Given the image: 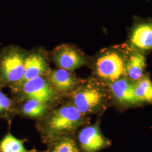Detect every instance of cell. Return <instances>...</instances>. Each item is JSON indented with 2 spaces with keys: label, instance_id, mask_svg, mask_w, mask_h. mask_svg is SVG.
Here are the masks:
<instances>
[{
  "label": "cell",
  "instance_id": "cell-13",
  "mask_svg": "<svg viewBox=\"0 0 152 152\" xmlns=\"http://www.w3.org/2000/svg\"><path fill=\"white\" fill-rule=\"evenodd\" d=\"M145 66L146 58L144 54L132 50L127 61L125 77L134 83L139 81L144 76Z\"/></svg>",
  "mask_w": 152,
  "mask_h": 152
},
{
  "label": "cell",
  "instance_id": "cell-4",
  "mask_svg": "<svg viewBox=\"0 0 152 152\" xmlns=\"http://www.w3.org/2000/svg\"><path fill=\"white\" fill-rule=\"evenodd\" d=\"M69 96L71 103L85 116L100 111L107 100L103 87L92 80L81 82Z\"/></svg>",
  "mask_w": 152,
  "mask_h": 152
},
{
  "label": "cell",
  "instance_id": "cell-14",
  "mask_svg": "<svg viewBox=\"0 0 152 152\" xmlns=\"http://www.w3.org/2000/svg\"><path fill=\"white\" fill-rule=\"evenodd\" d=\"M45 152H80L76 139L73 135H66L59 137L47 144Z\"/></svg>",
  "mask_w": 152,
  "mask_h": 152
},
{
  "label": "cell",
  "instance_id": "cell-11",
  "mask_svg": "<svg viewBox=\"0 0 152 152\" xmlns=\"http://www.w3.org/2000/svg\"><path fill=\"white\" fill-rule=\"evenodd\" d=\"M107 85L111 95L118 103L128 105L140 104L135 94L134 82L126 77Z\"/></svg>",
  "mask_w": 152,
  "mask_h": 152
},
{
  "label": "cell",
  "instance_id": "cell-10",
  "mask_svg": "<svg viewBox=\"0 0 152 152\" xmlns=\"http://www.w3.org/2000/svg\"><path fill=\"white\" fill-rule=\"evenodd\" d=\"M46 77L52 86L60 95H69L81 82L72 72L61 68L50 69Z\"/></svg>",
  "mask_w": 152,
  "mask_h": 152
},
{
  "label": "cell",
  "instance_id": "cell-6",
  "mask_svg": "<svg viewBox=\"0 0 152 152\" xmlns=\"http://www.w3.org/2000/svg\"><path fill=\"white\" fill-rule=\"evenodd\" d=\"M50 57L58 68L73 72L86 65L87 59L85 55L74 45L61 44L51 51Z\"/></svg>",
  "mask_w": 152,
  "mask_h": 152
},
{
  "label": "cell",
  "instance_id": "cell-7",
  "mask_svg": "<svg viewBox=\"0 0 152 152\" xmlns=\"http://www.w3.org/2000/svg\"><path fill=\"white\" fill-rule=\"evenodd\" d=\"M49 60V55L44 49H34L28 51L25 61L23 78L17 86L11 89V91L28 80L38 77L46 76L50 69Z\"/></svg>",
  "mask_w": 152,
  "mask_h": 152
},
{
  "label": "cell",
  "instance_id": "cell-8",
  "mask_svg": "<svg viewBox=\"0 0 152 152\" xmlns=\"http://www.w3.org/2000/svg\"><path fill=\"white\" fill-rule=\"evenodd\" d=\"M77 142L83 152H98L108 147L110 142L102 133L98 124L87 126L78 131Z\"/></svg>",
  "mask_w": 152,
  "mask_h": 152
},
{
  "label": "cell",
  "instance_id": "cell-2",
  "mask_svg": "<svg viewBox=\"0 0 152 152\" xmlns=\"http://www.w3.org/2000/svg\"><path fill=\"white\" fill-rule=\"evenodd\" d=\"M132 51L127 46H116L102 50L92 62L94 75L106 84L125 77L127 61Z\"/></svg>",
  "mask_w": 152,
  "mask_h": 152
},
{
  "label": "cell",
  "instance_id": "cell-16",
  "mask_svg": "<svg viewBox=\"0 0 152 152\" xmlns=\"http://www.w3.org/2000/svg\"><path fill=\"white\" fill-rule=\"evenodd\" d=\"M136 97L139 102L152 104V82L148 76H144L134 83Z\"/></svg>",
  "mask_w": 152,
  "mask_h": 152
},
{
  "label": "cell",
  "instance_id": "cell-1",
  "mask_svg": "<svg viewBox=\"0 0 152 152\" xmlns=\"http://www.w3.org/2000/svg\"><path fill=\"white\" fill-rule=\"evenodd\" d=\"M85 121V115L68 102L49 112L37 127L43 141L48 144L61 136L73 135Z\"/></svg>",
  "mask_w": 152,
  "mask_h": 152
},
{
  "label": "cell",
  "instance_id": "cell-3",
  "mask_svg": "<svg viewBox=\"0 0 152 152\" xmlns=\"http://www.w3.org/2000/svg\"><path fill=\"white\" fill-rule=\"evenodd\" d=\"M28 52L14 45L0 49V88L12 89L21 81Z\"/></svg>",
  "mask_w": 152,
  "mask_h": 152
},
{
  "label": "cell",
  "instance_id": "cell-15",
  "mask_svg": "<svg viewBox=\"0 0 152 152\" xmlns=\"http://www.w3.org/2000/svg\"><path fill=\"white\" fill-rule=\"evenodd\" d=\"M26 139H19L8 132L0 140V152H39L36 149H28L24 146Z\"/></svg>",
  "mask_w": 152,
  "mask_h": 152
},
{
  "label": "cell",
  "instance_id": "cell-12",
  "mask_svg": "<svg viewBox=\"0 0 152 152\" xmlns=\"http://www.w3.org/2000/svg\"><path fill=\"white\" fill-rule=\"evenodd\" d=\"M50 107L37 100L28 99L16 102V114L41 120L49 113Z\"/></svg>",
  "mask_w": 152,
  "mask_h": 152
},
{
  "label": "cell",
  "instance_id": "cell-9",
  "mask_svg": "<svg viewBox=\"0 0 152 152\" xmlns=\"http://www.w3.org/2000/svg\"><path fill=\"white\" fill-rule=\"evenodd\" d=\"M129 46L134 50L144 53L152 50V19H139L131 28Z\"/></svg>",
  "mask_w": 152,
  "mask_h": 152
},
{
  "label": "cell",
  "instance_id": "cell-5",
  "mask_svg": "<svg viewBox=\"0 0 152 152\" xmlns=\"http://www.w3.org/2000/svg\"><path fill=\"white\" fill-rule=\"evenodd\" d=\"M16 102L31 99L51 106L60 99L57 92L47 78L46 76L38 77L25 82L16 89L11 91Z\"/></svg>",
  "mask_w": 152,
  "mask_h": 152
},
{
  "label": "cell",
  "instance_id": "cell-17",
  "mask_svg": "<svg viewBox=\"0 0 152 152\" xmlns=\"http://www.w3.org/2000/svg\"><path fill=\"white\" fill-rule=\"evenodd\" d=\"M16 102L0 88V118L11 120L16 114Z\"/></svg>",
  "mask_w": 152,
  "mask_h": 152
}]
</instances>
